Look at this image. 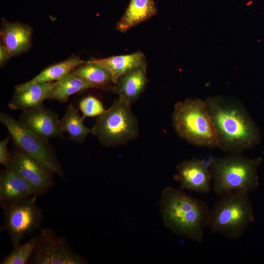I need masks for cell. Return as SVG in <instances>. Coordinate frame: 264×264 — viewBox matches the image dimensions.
Segmentation results:
<instances>
[{"instance_id":"cell-14","label":"cell","mask_w":264,"mask_h":264,"mask_svg":"<svg viewBox=\"0 0 264 264\" xmlns=\"http://www.w3.org/2000/svg\"><path fill=\"white\" fill-rule=\"evenodd\" d=\"M148 82L147 65L135 67L113 84L111 91L132 105L139 98Z\"/></svg>"},{"instance_id":"cell-4","label":"cell","mask_w":264,"mask_h":264,"mask_svg":"<svg viewBox=\"0 0 264 264\" xmlns=\"http://www.w3.org/2000/svg\"><path fill=\"white\" fill-rule=\"evenodd\" d=\"M172 124L176 134L191 144L219 148V140L204 101L187 98L175 104Z\"/></svg>"},{"instance_id":"cell-1","label":"cell","mask_w":264,"mask_h":264,"mask_svg":"<svg viewBox=\"0 0 264 264\" xmlns=\"http://www.w3.org/2000/svg\"><path fill=\"white\" fill-rule=\"evenodd\" d=\"M204 101L218 135L219 148L229 154H241L260 143L259 129L240 101L221 95Z\"/></svg>"},{"instance_id":"cell-23","label":"cell","mask_w":264,"mask_h":264,"mask_svg":"<svg viewBox=\"0 0 264 264\" xmlns=\"http://www.w3.org/2000/svg\"><path fill=\"white\" fill-rule=\"evenodd\" d=\"M36 245L34 237L23 244L13 246V249L0 262L1 264H25L31 258Z\"/></svg>"},{"instance_id":"cell-2","label":"cell","mask_w":264,"mask_h":264,"mask_svg":"<svg viewBox=\"0 0 264 264\" xmlns=\"http://www.w3.org/2000/svg\"><path fill=\"white\" fill-rule=\"evenodd\" d=\"M160 207L166 228L178 235L202 242L211 214L204 202L187 195L181 189L167 187L162 192Z\"/></svg>"},{"instance_id":"cell-24","label":"cell","mask_w":264,"mask_h":264,"mask_svg":"<svg viewBox=\"0 0 264 264\" xmlns=\"http://www.w3.org/2000/svg\"><path fill=\"white\" fill-rule=\"evenodd\" d=\"M79 108L85 117L98 116L106 110L101 102L93 96L84 98L80 102Z\"/></svg>"},{"instance_id":"cell-19","label":"cell","mask_w":264,"mask_h":264,"mask_svg":"<svg viewBox=\"0 0 264 264\" xmlns=\"http://www.w3.org/2000/svg\"><path fill=\"white\" fill-rule=\"evenodd\" d=\"M85 62L78 56L72 55L63 61L46 67L30 80L17 85L15 87V90L21 91L35 83L57 81Z\"/></svg>"},{"instance_id":"cell-3","label":"cell","mask_w":264,"mask_h":264,"mask_svg":"<svg viewBox=\"0 0 264 264\" xmlns=\"http://www.w3.org/2000/svg\"><path fill=\"white\" fill-rule=\"evenodd\" d=\"M262 161L261 157L248 158L241 154L211 158L209 169L214 192L221 197L232 191L256 189L259 185L258 168Z\"/></svg>"},{"instance_id":"cell-5","label":"cell","mask_w":264,"mask_h":264,"mask_svg":"<svg viewBox=\"0 0 264 264\" xmlns=\"http://www.w3.org/2000/svg\"><path fill=\"white\" fill-rule=\"evenodd\" d=\"M220 197L211 210L208 227L213 232L237 240L254 220L248 192L232 191Z\"/></svg>"},{"instance_id":"cell-15","label":"cell","mask_w":264,"mask_h":264,"mask_svg":"<svg viewBox=\"0 0 264 264\" xmlns=\"http://www.w3.org/2000/svg\"><path fill=\"white\" fill-rule=\"evenodd\" d=\"M33 196H35V193L31 185L15 171L6 167L1 172L0 176L1 206Z\"/></svg>"},{"instance_id":"cell-8","label":"cell","mask_w":264,"mask_h":264,"mask_svg":"<svg viewBox=\"0 0 264 264\" xmlns=\"http://www.w3.org/2000/svg\"><path fill=\"white\" fill-rule=\"evenodd\" d=\"M37 197L14 202L2 206L4 221L0 231H6L13 246L24 237L41 228L43 214L36 203Z\"/></svg>"},{"instance_id":"cell-20","label":"cell","mask_w":264,"mask_h":264,"mask_svg":"<svg viewBox=\"0 0 264 264\" xmlns=\"http://www.w3.org/2000/svg\"><path fill=\"white\" fill-rule=\"evenodd\" d=\"M72 73L89 84L92 88L105 89L113 85L110 72L102 66L92 62H86L72 71Z\"/></svg>"},{"instance_id":"cell-9","label":"cell","mask_w":264,"mask_h":264,"mask_svg":"<svg viewBox=\"0 0 264 264\" xmlns=\"http://www.w3.org/2000/svg\"><path fill=\"white\" fill-rule=\"evenodd\" d=\"M35 249L29 263L86 264L87 260L72 250L66 237L57 236L51 228L43 229L36 237Z\"/></svg>"},{"instance_id":"cell-17","label":"cell","mask_w":264,"mask_h":264,"mask_svg":"<svg viewBox=\"0 0 264 264\" xmlns=\"http://www.w3.org/2000/svg\"><path fill=\"white\" fill-rule=\"evenodd\" d=\"M154 0H131L124 14L117 22L116 28L124 33L145 22L156 13Z\"/></svg>"},{"instance_id":"cell-13","label":"cell","mask_w":264,"mask_h":264,"mask_svg":"<svg viewBox=\"0 0 264 264\" xmlns=\"http://www.w3.org/2000/svg\"><path fill=\"white\" fill-rule=\"evenodd\" d=\"M32 28L20 22H12L2 18L0 35L2 43L13 57L27 51L32 45Z\"/></svg>"},{"instance_id":"cell-12","label":"cell","mask_w":264,"mask_h":264,"mask_svg":"<svg viewBox=\"0 0 264 264\" xmlns=\"http://www.w3.org/2000/svg\"><path fill=\"white\" fill-rule=\"evenodd\" d=\"M19 121L27 129L46 140L63 135L58 114L42 107L22 111Z\"/></svg>"},{"instance_id":"cell-26","label":"cell","mask_w":264,"mask_h":264,"mask_svg":"<svg viewBox=\"0 0 264 264\" xmlns=\"http://www.w3.org/2000/svg\"><path fill=\"white\" fill-rule=\"evenodd\" d=\"M13 57L10 51L2 43L0 45V66H4L9 59Z\"/></svg>"},{"instance_id":"cell-16","label":"cell","mask_w":264,"mask_h":264,"mask_svg":"<svg viewBox=\"0 0 264 264\" xmlns=\"http://www.w3.org/2000/svg\"><path fill=\"white\" fill-rule=\"evenodd\" d=\"M54 82L38 83L29 86L21 91L15 90L9 103L13 110H27L42 107L44 100L50 96Z\"/></svg>"},{"instance_id":"cell-6","label":"cell","mask_w":264,"mask_h":264,"mask_svg":"<svg viewBox=\"0 0 264 264\" xmlns=\"http://www.w3.org/2000/svg\"><path fill=\"white\" fill-rule=\"evenodd\" d=\"M131 105L118 98L111 106L97 116L92 128V134L106 147L124 145L139 134L138 120Z\"/></svg>"},{"instance_id":"cell-18","label":"cell","mask_w":264,"mask_h":264,"mask_svg":"<svg viewBox=\"0 0 264 264\" xmlns=\"http://www.w3.org/2000/svg\"><path fill=\"white\" fill-rule=\"evenodd\" d=\"M144 54L137 51L130 54L112 56L90 60L107 69L110 73L113 84L123 75L132 69L146 65Z\"/></svg>"},{"instance_id":"cell-10","label":"cell","mask_w":264,"mask_h":264,"mask_svg":"<svg viewBox=\"0 0 264 264\" xmlns=\"http://www.w3.org/2000/svg\"><path fill=\"white\" fill-rule=\"evenodd\" d=\"M7 167L17 172L31 185L37 197L46 194L55 184L54 174L18 148L11 153Z\"/></svg>"},{"instance_id":"cell-25","label":"cell","mask_w":264,"mask_h":264,"mask_svg":"<svg viewBox=\"0 0 264 264\" xmlns=\"http://www.w3.org/2000/svg\"><path fill=\"white\" fill-rule=\"evenodd\" d=\"M9 140V137H7L0 142V163L5 168L8 166L11 154L7 147Z\"/></svg>"},{"instance_id":"cell-7","label":"cell","mask_w":264,"mask_h":264,"mask_svg":"<svg viewBox=\"0 0 264 264\" xmlns=\"http://www.w3.org/2000/svg\"><path fill=\"white\" fill-rule=\"evenodd\" d=\"M0 121L8 131L17 148L34 158L54 175L64 179V172L47 140L27 129L19 120L6 113Z\"/></svg>"},{"instance_id":"cell-21","label":"cell","mask_w":264,"mask_h":264,"mask_svg":"<svg viewBox=\"0 0 264 264\" xmlns=\"http://www.w3.org/2000/svg\"><path fill=\"white\" fill-rule=\"evenodd\" d=\"M85 118V116L80 115L73 104H70L60 120L62 132L66 133L71 140L83 143L88 135L92 134V128L86 127L84 124Z\"/></svg>"},{"instance_id":"cell-11","label":"cell","mask_w":264,"mask_h":264,"mask_svg":"<svg viewBox=\"0 0 264 264\" xmlns=\"http://www.w3.org/2000/svg\"><path fill=\"white\" fill-rule=\"evenodd\" d=\"M176 170L175 178L180 183L181 189L205 194L211 191L209 162L193 157L179 163Z\"/></svg>"},{"instance_id":"cell-22","label":"cell","mask_w":264,"mask_h":264,"mask_svg":"<svg viewBox=\"0 0 264 264\" xmlns=\"http://www.w3.org/2000/svg\"><path fill=\"white\" fill-rule=\"evenodd\" d=\"M91 88L89 84L71 71L54 82L47 99L66 102L71 95Z\"/></svg>"}]
</instances>
